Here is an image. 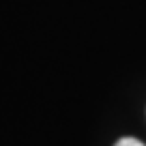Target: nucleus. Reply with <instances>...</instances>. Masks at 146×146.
Returning <instances> with one entry per match:
<instances>
[{"instance_id": "f257e3e1", "label": "nucleus", "mask_w": 146, "mask_h": 146, "mask_svg": "<svg viewBox=\"0 0 146 146\" xmlns=\"http://www.w3.org/2000/svg\"><path fill=\"white\" fill-rule=\"evenodd\" d=\"M114 146H144V144L140 140H135V137H120Z\"/></svg>"}]
</instances>
